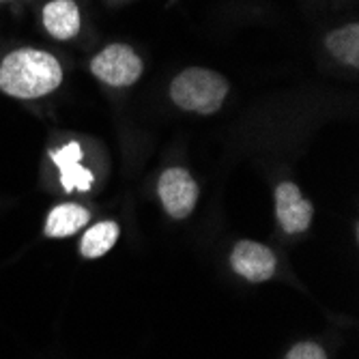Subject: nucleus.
I'll use <instances>...</instances> for the list:
<instances>
[{
  "mask_svg": "<svg viewBox=\"0 0 359 359\" xmlns=\"http://www.w3.org/2000/svg\"><path fill=\"white\" fill-rule=\"evenodd\" d=\"M90 219V213L76 205V203H65V205H58L50 211L48 215V222H46V237H52V239H62V237H72L76 235L78 231L88 224Z\"/></svg>",
  "mask_w": 359,
  "mask_h": 359,
  "instance_id": "9",
  "label": "nucleus"
},
{
  "mask_svg": "<svg viewBox=\"0 0 359 359\" xmlns=\"http://www.w3.org/2000/svg\"><path fill=\"white\" fill-rule=\"evenodd\" d=\"M50 159L60 170V185L65 191H88L93 187V172L84 168L82 161V147L78 142H69L60 149L50 151Z\"/></svg>",
  "mask_w": 359,
  "mask_h": 359,
  "instance_id": "7",
  "label": "nucleus"
},
{
  "mask_svg": "<svg viewBox=\"0 0 359 359\" xmlns=\"http://www.w3.org/2000/svg\"><path fill=\"white\" fill-rule=\"evenodd\" d=\"M157 194L166 213L175 219L187 217L198 203V185L185 168H168L157 181Z\"/></svg>",
  "mask_w": 359,
  "mask_h": 359,
  "instance_id": "4",
  "label": "nucleus"
},
{
  "mask_svg": "<svg viewBox=\"0 0 359 359\" xmlns=\"http://www.w3.org/2000/svg\"><path fill=\"white\" fill-rule=\"evenodd\" d=\"M228 95V82L224 76L203 67H189L181 72L170 84L172 102L198 114H213L222 108Z\"/></svg>",
  "mask_w": 359,
  "mask_h": 359,
  "instance_id": "2",
  "label": "nucleus"
},
{
  "mask_svg": "<svg viewBox=\"0 0 359 359\" xmlns=\"http://www.w3.org/2000/svg\"><path fill=\"white\" fill-rule=\"evenodd\" d=\"M312 215H314L312 205L304 198L295 183L286 181L276 187V217L284 228V233L288 235L304 233L312 224Z\"/></svg>",
  "mask_w": 359,
  "mask_h": 359,
  "instance_id": "5",
  "label": "nucleus"
},
{
  "mask_svg": "<svg viewBox=\"0 0 359 359\" xmlns=\"http://www.w3.org/2000/svg\"><path fill=\"white\" fill-rule=\"evenodd\" d=\"M231 265L241 278L250 282H265L276 273L278 260L273 252L263 243L239 241L231 254Z\"/></svg>",
  "mask_w": 359,
  "mask_h": 359,
  "instance_id": "6",
  "label": "nucleus"
},
{
  "mask_svg": "<svg viewBox=\"0 0 359 359\" xmlns=\"http://www.w3.org/2000/svg\"><path fill=\"white\" fill-rule=\"evenodd\" d=\"M118 239V224L116 222H100L84 233L80 252L84 258H100L108 254Z\"/></svg>",
  "mask_w": 359,
  "mask_h": 359,
  "instance_id": "10",
  "label": "nucleus"
},
{
  "mask_svg": "<svg viewBox=\"0 0 359 359\" xmlns=\"http://www.w3.org/2000/svg\"><path fill=\"white\" fill-rule=\"evenodd\" d=\"M286 359H327V355L316 342H299L288 351Z\"/></svg>",
  "mask_w": 359,
  "mask_h": 359,
  "instance_id": "12",
  "label": "nucleus"
},
{
  "mask_svg": "<svg viewBox=\"0 0 359 359\" xmlns=\"http://www.w3.org/2000/svg\"><path fill=\"white\" fill-rule=\"evenodd\" d=\"M142 69L144 65L140 56L125 43H112L90 60L93 76L114 88L132 86L134 82H138Z\"/></svg>",
  "mask_w": 359,
  "mask_h": 359,
  "instance_id": "3",
  "label": "nucleus"
},
{
  "mask_svg": "<svg viewBox=\"0 0 359 359\" xmlns=\"http://www.w3.org/2000/svg\"><path fill=\"white\" fill-rule=\"evenodd\" d=\"M327 50L351 67H359V26L348 24L342 26L327 37Z\"/></svg>",
  "mask_w": 359,
  "mask_h": 359,
  "instance_id": "11",
  "label": "nucleus"
},
{
  "mask_svg": "<svg viewBox=\"0 0 359 359\" xmlns=\"http://www.w3.org/2000/svg\"><path fill=\"white\" fill-rule=\"evenodd\" d=\"M62 82L60 62L35 48H22L0 62V88L15 100H37L50 95Z\"/></svg>",
  "mask_w": 359,
  "mask_h": 359,
  "instance_id": "1",
  "label": "nucleus"
},
{
  "mask_svg": "<svg viewBox=\"0 0 359 359\" xmlns=\"http://www.w3.org/2000/svg\"><path fill=\"white\" fill-rule=\"evenodd\" d=\"M80 9L74 0H52L43 7V26L58 41H69L80 32Z\"/></svg>",
  "mask_w": 359,
  "mask_h": 359,
  "instance_id": "8",
  "label": "nucleus"
},
{
  "mask_svg": "<svg viewBox=\"0 0 359 359\" xmlns=\"http://www.w3.org/2000/svg\"><path fill=\"white\" fill-rule=\"evenodd\" d=\"M0 3H7V0H0Z\"/></svg>",
  "mask_w": 359,
  "mask_h": 359,
  "instance_id": "13",
  "label": "nucleus"
}]
</instances>
